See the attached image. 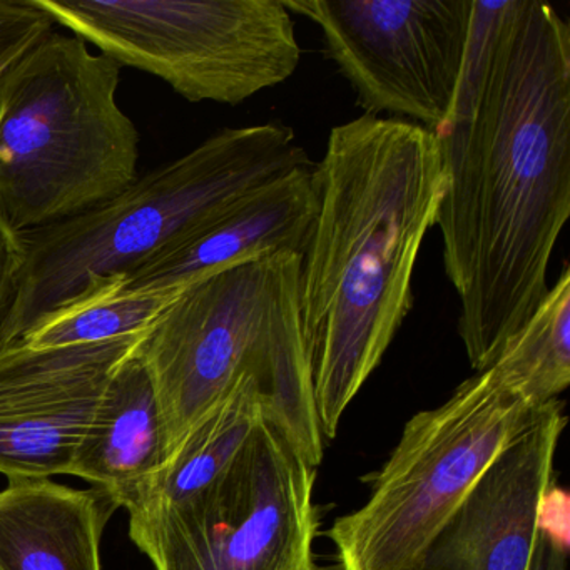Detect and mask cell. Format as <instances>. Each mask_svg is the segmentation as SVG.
Wrapping results in <instances>:
<instances>
[{
	"label": "cell",
	"mask_w": 570,
	"mask_h": 570,
	"mask_svg": "<svg viewBox=\"0 0 570 570\" xmlns=\"http://www.w3.org/2000/svg\"><path fill=\"white\" fill-rule=\"evenodd\" d=\"M435 226L459 335L482 372L549 292L570 215V26L542 0H473L455 106L435 132Z\"/></svg>",
	"instance_id": "obj_1"
},
{
	"label": "cell",
	"mask_w": 570,
	"mask_h": 570,
	"mask_svg": "<svg viewBox=\"0 0 570 570\" xmlns=\"http://www.w3.org/2000/svg\"><path fill=\"white\" fill-rule=\"evenodd\" d=\"M313 181L299 320L320 430L335 439L413 306V272L443 191L435 136L362 115L332 129Z\"/></svg>",
	"instance_id": "obj_2"
},
{
	"label": "cell",
	"mask_w": 570,
	"mask_h": 570,
	"mask_svg": "<svg viewBox=\"0 0 570 570\" xmlns=\"http://www.w3.org/2000/svg\"><path fill=\"white\" fill-rule=\"evenodd\" d=\"M312 165L278 121L219 129L188 155L68 222L21 233L22 266L0 348L52 316L118 293L126 279L272 179Z\"/></svg>",
	"instance_id": "obj_3"
},
{
	"label": "cell",
	"mask_w": 570,
	"mask_h": 570,
	"mask_svg": "<svg viewBox=\"0 0 570 570\" xmlns=\"http://www.w3.org/2000/svg\"><path fill=\"white\" fill-rule=\"evenodd\" d=\"M299 263L298 253L276 252L203 276L178 289L146 332L139 355L158 396L169 459L209 410L252 382L308 462L322 463Z\"/></svg>",
	"instance_id": "obj_4"
},
{
	"label": "cell",
	"mask_w": 570,
	"mask_h": 570,
	"mask_svg": "<svg viewBox=\"0 0 570 570\" xmlns=\"http://www.w3.org/2000/svg\"><path fill=\"white\" fill-rule=\"evenodd\" d=\"M119 82L115 59L56 29L6 78L0 218L16 233L85 215L139 178V132Z\"/></svg>",
	"instance_id": "obj_5"
},
{
	"label": "cell",
	"mask_w": 570,
	"mask_h": 570,
	"mask_svg": "<svg viewBox=\"0 0 570 570\" xmlns=\"http://www.w3.org/2000/svg\"><path fill=\"white\" fill-rule=\"evenodd\" d=\"M546 405L485 368L442 405L412 416L385 465L370 476L366 502L326 533L338 570H419L476 480Z\"/></svg>",
	"instance_id": "obj_6"
},
{
	"label": "cell",
	"mask_w": 570,
	"mask_h": 570,
	"mask_svg": "<svg viewBox=\"0 0 570 570\" xmlns=\"http://www.w3.org/2000/svg\"><path fill=\"white\" fill-rule=\"evenodd\" d=\"M119 66L189 102L238 106L295 75L302 59L283 0H35Z\"/></svg>",
	"instance_id": "obj_7"
},
{
	"label": "cell",
	"mask_w": 570,
	"mask_h": 570,
	"mask_svg": "<svg viewBox=\"0 0 570 570\" xmlns=\"http://www.w3.org/2000/svg\"><path fill=\"white\" fill-rule=\"evenodd\" d=\"M316 466L265 415L233 462L176 505L129 513L155 570H316Z\"/></svg>",
	"instance_id": "obj_8"
},
{
	"label": "cell",
	"mask_w": 570,
	"mask_h": 570,
	"mask_svg": "<svg viewBox=\"0 0 570 570\" xmlns=\"http://www.w3.org/2000/svg\"><path fill=\"white\" fill-rule=\"evenodd\" d=\"M322 29L326 55L363 115L403 116L439 132L465 68L473 0H283Z\"/></svg>",
	"instance_id": "obj_9"
},
{
	"label": "cell",
	"mask_w": 570,
	"mask_h": 570,
	"mask_svg": "<svg viewBox=\"0 0 570 570\" xmlns=\"http://www.w3.org/2000/svg\"><path fill=\"white\" fill-rule=\"evenodd\" d=\"M145 335L0 348V473L9 480L69 475L106 386Z\"/></svg>",
	"instance_id": "obj_10"
},
{
	"label": "cell",
	"mask_w": 570,
	"mask_h": 570,
	"mask_svg": "<svg viewBox=\"0 0 570 570\" xmlns=\"http://www.w3.org/2000/svg\"><path fill=\"white\" fill-rule=\"evenodd\" d=\"M566 423L563 402L547 403L476 480L419 570H530Z\"/></svg>",
	"instance_id": "obj_11"
},
{
	"label": "cell",
	"mask_w": 570,
	"mask_h": 570,
	"mask_svg": "<svg viewBox=\"0 0 570 570\" xmlns=\"http://www.w3.org/2000/svg\"><path fill=\"white\" fill-rule=\"evenodd\" d=\"M313 166H299L243 196L205 228L136 269L118 293L178 292L269 253L303 255L316 215Z\"/></svg>",
	"instance_id": "obj_12"
},
{
	"label": "cell",
	"mask_w": 570,
	"mask_h": 570,
	"mask_svg": "<svg viewBox=\"0 0 570 570\" xmlns=\"http://www.w3.org/2000/svg\"><path fill=\"white\" fill-rule=\"evenodd\" d=\"M168 460L165 420L138 346L106 386L69 475L86 480L116 509H125Z\"/></svg>",
	"instance_id": "obj_13"
},
{
	"label": "cell",
	"mask_w": 570,
	"mask_h": 570,
	"mask_svg": "<svg viewBox=\"0 0 570 570\" xmlns=\"http://www.w3.org/2000/svg\"><path fill=\"white\" fill-rule=\"evenodd\" d=\"M115 510L98 489L9 480L0 490V570H101L99 543Z\"/></svg>",
	"instance_id": "obj_14"
},
{
	"label": "cell",
	"mask_w": 570,
	"mask_h": 570,
	"mask_svg": "<svg viewBox=\"0 0 570 570\" xmlns=\"http://www.w3.org/2000/svg\"><path fill=\"white\" fill-rule=\"evenodd\" d=\"M265 415L279 422L259 386L243 383L189 430L161 472L125 509L128 513L151 512L188 499L233 462Z\"/></svg>",
	"instance_id": "obj_15"
},
{
	"label": "cell",
	"mask_w": 570,
	"mask_h": 570,
	"mask_svg": "<svg viewBox=\"0 0 570 570\" xmlns=\"http://www.w3.org/2000/svg\"><path fill=\"white\" fill-rule=\"evenodd\" d=\"M487 368L535 405L553 402L566 392L570 383L569 266Z\"/></svg>",
	"instance_id": "obj_16"
},
{
	"label": "cell",
	"mask_w": 570,
	"mask_h": 570,
	"mask_svg": "<svg viewBox=\"0 0 570 570\" xmlns=\"http://www.w3.org/2000/svg\"><path fill=\"white\" fill-rule=\"evenodd\" d=\"M175 295L176 292L111 293L52 316L22 342L38 348H51L138 335L151 328Z\"/></svg>",
	"instance_id": "obj_17"
},
{
	"label": "cell",
	"mask_w": 570,
	"mask_h": 570,
	"mask_svg": "<svg viewBox=\"0 0 570 570\" xmlns=\"http://www.w3.org/2000/svg\"><path fill=\"white\" fill-rule=\"evenodd\" d=\"M56 24L35 0H0V88Z\"/></svg>",
	"instance_id": "obj_18"
},
{
	"label": "cell",
	"mask_w": 570,
	"mask_h": 570,
	"mask_svg": "<svg viewBox=\"0 0 570 570\" xmlns=\"http://www.w3.org/2000/svg\"><path fill=\"white\" fill-rule=\"evenodd\" d=\"M569 510L553 513V503H549L543 513L542 525L537 535L530 570H567L569 553Z\"/></svg>",
	"instance_id": "obj_19"
},
{
	"label": "cell",
	"mask_w": 570,
	"mask_h": 570,
	"mask_svg": "<svg viewBox=\"0 0 570 570\" xmlns=\"http://www.w3.org/2000/svg\"><path fill=\"white\" fill-rule=\"evenodd\" d=\"M22 256L24 252L21 235L0 218V326L4 323L14 298Z\"/></svg>",
	"instance_id": "obj_20"
}]
</instances>
